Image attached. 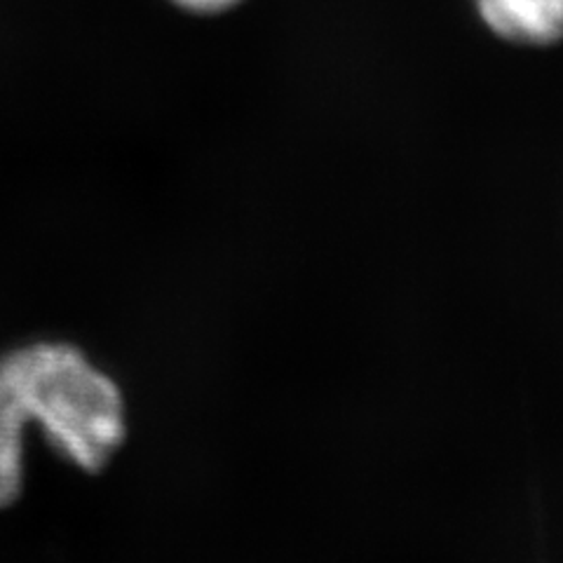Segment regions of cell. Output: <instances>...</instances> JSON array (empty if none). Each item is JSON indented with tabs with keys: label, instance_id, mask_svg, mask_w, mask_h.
I'll return each instance as SVG.
<instances>
[{
	"label": "cell",
	"instance_id": "cell-1",
	"mask_svg": "<svg viewBox=\"0 0 563 563\" xmlns=\"http://www.w3.org/2000/svg\"><path fill=\"white\" fill-rule=\"evenodd\" d=\"M29 422L87 472L109 463L128 432L120 387L76 345L43 341L12 350L0 362V507L22 493Z\"/></svg>",
	"mask_w": 563,
	"mask_h": 563
},
{
	"label": "cell",
	"instance_id": "cell-2",
	"mask_svg": "<svg viewBox=\"0 0 563 563\" xmlns=\"http://www.w3.org/2000/svg\"><path fill=\"white\" fill-rule=\"evenodd\" d=\"M484 22L498 35L526 45L563 38V0H477Z\"/></svg>",
	"mask_w": 563,
	"mask_h": 563
},
{
	"label": "cell",
	"instance_id": "cell-3",
	"mask_svg": "<svg viewBox=\"0 0 563 563\" xmlns=\"http://www.w3.org/2000/svg\"><path fill=\"white\" fill-rule=\"evenodd\" d=\"M174 3L190 12H221L240 3V0H174Z\"/></svg>",
	"mask_w": 563,
	"mask_h": 563
}]
</instances>
